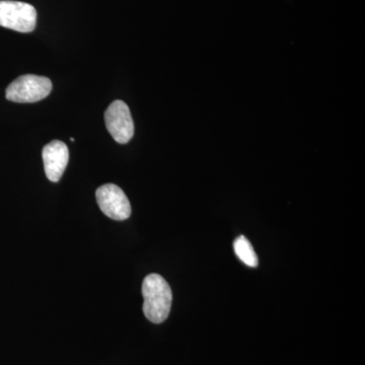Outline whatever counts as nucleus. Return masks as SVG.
I'll use <instances>...</instances> for the list:
<instances>
[{"label": "nucleus", "mask_w": 365, "mask_h": 365, "mask_svg": "<svg viewBox=\"0 0 365 365\" xmlns=\"http://www.w3.org/2000/svg\"><path fill=\"white\" fill-rule=\"evenodd\" d=\"M143 313L151 323L160 324L169 317L173 292L169 283L158 274H150L143 283Z\"/></svg>", "instance_id": "obj_1"}, {"label": "nucleus", "mask_w": 365, "mask_h": 365, "mask_svg": "<svg viewBox=\"0 0 365 365\" xmlns=\"http://www.w3.org/2000/svg\"><path fill=\"white\" fill-rule=\"evenodd\" d=\"M52 91V83L45 76L26 74L14 81L6 91V100L11 102L36 103L44 100Z\"/></svg>", "instance_id": "obj_2"}, {"label": "nucleus", "mask_w": 365, "mask_h": 365, "mask_svg": "<svg viewBox=\"0 0 365 365\" xmlns=\"http://www.w3.org/2000/svg\"><path fill=\"white\" fill-rule=\"evenodd\" d=\"M37 25V11L26 2L1 0L0 26L20 33H31Z\"/></svg>", "instance_id": "obj_3"}, {"label": "nucleus", "mask_w": 365, "mask_h": 365, "mask_svg": "<svg viewBox=\"0 0 365 365\" xmlns=\"http://www.w3.org/2000/svg\"><path fill=\"white\" fill-rule=\"evenodd\" d=\"M98 207L114 220H127L131 215V205L123 190L114 184H106L96 192Z\"/></svg>", "instance_id": "obj_4"}, {"label": "nucleus", "mask_w": 365, "mask_h": 365, "mask_svg": "<svg viewBox=\"0 0 365 365\" xmlns=\"http://www.w3.org/2000/svg\"><path fill=\"white\" fill-rule=\"evenodd\" d=\"M106 127L114 140L126 144L134 135V123L130 110L123 101H115L105 113Z\"/></svg>", "instance_id": "obj_5"}, {"label": "nucleus", "mask_w": 365, "mask_h": 365, "mask_svg": "<svg viewBox=\"0 0 365 365\" xmlns=\"http://www.w3.org/2000/svg\"><path fill=\"white\" fill-rule=\"evenodd\" d=\"M45 174L51 182H58L64 174L69 160V150L66 143L54 140L43 148Z\"/></svg>", "instance_id": "obj_6"}, {"label": "nucleus", "mask_w": 365, "mask_h": 365, "mask_svg": "<svg viewBox=\"0 0 365 365\" xmlns=\"http://www.w3.org/2000/svg\"><path fill=\"white\" fill-rule=\"evenodd\" d=\"M234 249L235 255L242 263L252 268L258 266V256L246 237L240 235L234 242Z\"/></svg>", "instance_id": "obj_7"}]
</instances>
